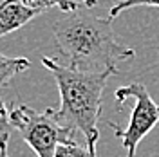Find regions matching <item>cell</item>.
<instances>
[{"mask_svg":"<svg viewBox=\"0 0 159 157\" xmlns=\"http://www.w3.org/2000/svg\"><path fill=\"white\" fill-rule=\"evenodd\" d=\"M110 24L109 16H96L89 11H72L56 20L52 34L63 65L80 72L118 74V65L130 61L136 52L116 40Z\"/></svg>","mask_w":159,"mask_h":157,"instance_id":"obj_1","label":"cell"},{"mask_svg":"<svg viewBox=\"0 0 159 157\" xmlns=\"http://www.w3.org/2000/svg\"><path fill=\"white\" fill-rule=\"evenodd\" d=\"M42 63L51 70L60 90V108L54 110L56 121L70 132H81L90 155L98 157L96 143L99 139L98 119L101 114V96L107 79L114 72H80L47 56L42 58Z\"/></svg>","mask_w":159,"mask_h":157,"instance_id":"obj_2","label":"cell"},{"mask_svg":"<svg viewBox=\"0 0 159 157\" xmlns=\"http://www.w3.org/2000/svg\"><path fill=\"white\" fill-rule=\"evenodd\" d=\"M11 125L18 130L38 157H54L56 146L72 137V132L63 128L54 118V110L36 112L27 105H18L9 112Z\"/></svg>","mask_w":159,"mask_h":157,"instance_id":"obj_3","label":"cell"},{"mask_svg":"<svg viewBox=\"0 0 159 157\" xmlns=\"http://www.w3.org/2000/svg\"><path fill=\"white\" fill-rule=\"evenodd\" d=\"M114 98L119 105L127 103L129 99H134V108L130 114L127 128H119L114 123H109V127L114 128V134L121 137V145L127 150V157H136V148L139 141L148 136L154 127L159 123V105L152 99L150 92L143 83H130L116 90Z\"/></svg>","mask_w":159,"mask_h":157,"instance_id":"obj_4","label":"cell"},{"mask_svg":"<svg viewBox=\"0 0 159 157\" xmlns=\"http://www.w3.org/2000/svg\"><path fill=\"white\" fill-rule=\"evenodd\" d=\"M38 15L42 13L24 6L18 0H4L0 4V36H6L13 31L24 27Z\"/></svg>","mask_w":159,"mask_h":157,"instance_id":"obj_5","label":"cell"},{"mask_svg":"<svg viewBox=\"0 0 159 157\" xmlns=\"http://www.w3.org/2000/svg\"><path fill=\"white\" fill-rule=\"evenodd\" d=\"M31 67V61L27 58H15V56H4L0 52V88L7 87L9 81L16 74L27 70Z\"/></svg>","mask_w":159,"mask_h":157,"instance_id":"obj_6","label":"cell"},{"mask_svg":"<svg viewBox=\"0 0 159 157\" xmlns=\"http://www.w3.org/2000/svg\"><path fill=\"white\" fill-rule=\"evenodd\" d=\"M24 6H27L31 9H36L38 13L51 9V7H58L61 13H72L78 11L80 7V0H18Z\"/></svg>","mask_w":159,"mask_h":157,"instance_id":"obj_7","label":"cell"},{"mask_svg":"<svg viewBox=\"0 0 159 157\" xmlns=\"http://www.w3.org/2000/svg\"><path fill=\"white\" fill-rule=\"evenodd\" d=\"M54 157H92L87 146H80L74 139H69L65 143H60L56 146Z\"/></svg>","mask_w":159,"mask_h":157,"instance_id":"obj_8","label":"cell"},{"mask_svg":"<svg viewBox=\"0 0 159 157\" xmlns=\"http://www.w3.org/2000/svg\"><path fill=\"white\" fill-rule=\"evenodd\" d=\"M141 6H148V7H159V0H121L118 2L114 7H110L109 18L114 20L116 16H119L121 13H125L127 9L132 7H141Z\"/></svg>","mask_w":159,"mask_h":157,"instance_id":"obj_9","label":"cell"},{"mask_svg":"<svg viewBox=\"0 0 159 157\" xmlns=\"http://www.w3.org/2000/svg\"><path fill=\"white\" fill-rule=\"evenodd\" d=\"M11 132H13V125H11V118H9V110L6 107L4 99H0V143L2 141H9Z\"/></svg>","mask_w":159,"mask_h":157,"instance_id":"obj_10","label":"cell"},{"mask_svg":"<svg viewBox=\"0 0 159 157\" xmlns=\"http://www.w3.org/2000/svg\"><path fill=\"white\" fill-rule=\"evenodd\" d=\"M80 4H83L87 9H92V7L98 4V0H80Z\"/></svg>","mask_w":159,"mask_h":157,"instance_id":"obj_11","label":"cell"},{"mask_svg":"<svg viewBox=\"0 0 159 157\" xmlns=\"http://www.w3.org/2000/svg\"><path fill=\"white\" fill-rule=\"evenodd\" d=\"M0 157H9L7 155V143L6 141L0 143Z\"/></svg>","mask_w":159,"mask_h":157,"instance_id":"obj_12","label":"cell"}]
</instances>
